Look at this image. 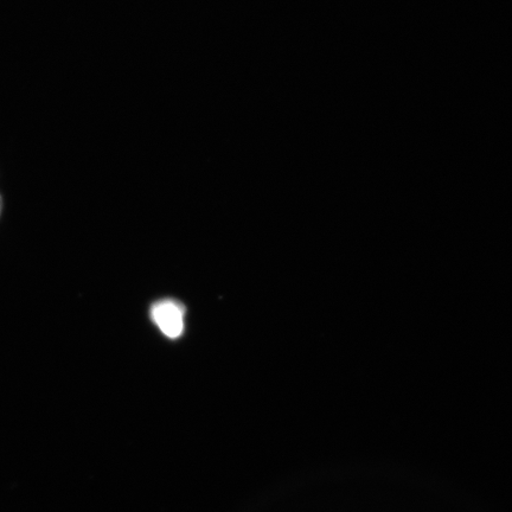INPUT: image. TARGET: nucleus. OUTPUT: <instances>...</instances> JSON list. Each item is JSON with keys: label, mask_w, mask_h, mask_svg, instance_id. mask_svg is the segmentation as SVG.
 <instances>
[{"label": "nucleus", "mask_w": 512, "mask_h": 512, "mask_svg": "<svg viewBox=\"0 0 512 512\" xmlns=\"http://www.w3.org/2000/svg\"><path fill=\"white\" fill-rule=\"evenodd\" d=\"M185 311L182 304L175 300H162L152 306L151 317L166 337L176 339L184 331Z\"/></svg>", "instance_id": "f257e3e1"}, {"label": "nucleus", "mask_w": 512, "mask_h": 512, "mask_svg": "<svg viewBox=\"0 0 512 512\" xmlns=\"http://www.w3.org/2000/svg\"><path fill=\"white\" fill-rule=\"evenodd\" d=\"M2 209H3V200H2V196H0V214H2Z\"/></svg>", "instance_id": "f03ea898"}]
</instances>
